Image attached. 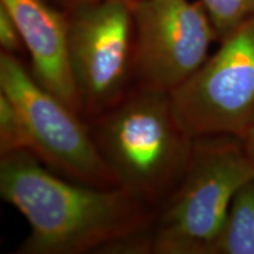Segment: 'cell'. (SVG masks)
<instances>
[{
	"label": "cell",
	"instance_id": "obj_1",
	"mask_svg": "<svg viewBox=\"0 0 254 254\" xmlns=\"http://www.w3.org/2000/svg\"><path fill=\"white\" fill-rule=\"evenodd\" d=\"M0 195L30 226L18 254H106L151 228L155 212L120 187L65 179L27 150L0 157Z\"/></svg>",
	"mask_w": 254,
	"mask_h": 254
},
{
	"label": "cell",
	"instance_id": "obj_2",
	"mask_svg": "<svg viewBox=\"0 0 254 254\" xmlns=\"http://www.w3.org/2000/svg\"><path fill=\"white\" fill-rule=\"evenodd\" d=\"M88 128L118 187L154 209L182 179L194 141L170 93L138 86L91 118Z\"/></svg>",
	"mask_w": 254,
	"mask_h": 254
},
{
	"label": "cell",
	"instance_id": "obj_3",
	"mask_svg": "<svg viewBox=\"0 0 254 254\" xmlns=\"http://www.w3.org/2000/svg\"><path fill=\"white\" fill-rule=\"evenodd\" d=\"M253 178L241 139L194 138L182 179L155 208L152 254H214L232 200Z\"/></svg>",
	"mask_w": 254,
	"mask_h": 254
},
{
	"label": "cell",
	"instance_id": "obj_4",
	"mask_svg": "<svg viewBox=\"0 0 254 254\" xmlns=\"http://www.w3.org/2000/svg\"><path fill=\"white\" fill-rule=\"evenodd\" d=\"M0 91L7 95L24 120L30 151L49 170L84 185L118 187L80 116L41 87L17 56L2 51Z\"/></svg>",
	"mask_w": 254,
	"mask_h": 254
},
{
	"label": "cell",
	"instance_id": "obj_5",
	"mask_svg": "<svg viewBox=\"0 0 254 254\" xmlns=\"http://www.w3.org/2000/svg\"><path fill=\"white\" fill-rule=\"evenodd\" d=\"M220 43L217 52L170 93L178 120L193 138L243 139L254 126V17Z\"/></svg>",
	"mask_w": 254,
	"mask_h": 254
},
{
	"label": "cell",
	"instance_id": "obj_6",
	"mask_svg": "<svg viewBox=\"0 0 254 254\" xmlns=\"http://www.w3.org/2000/svg\"><path fill=\"white\" fill-rule=\"evenodd\" d=\"M134 86L171 93L208 58L217 39L200 0H133Z\"/></svg>",
	"mask_w": 254,
	"mask_h": 254
},
{
	"label": "cell",
	"instance_id": "obj_7",
	"mask_svg": "<svg viewBox=\"0 0 254 254\" xmlns=\"http://www.w3.org/2000/svg\"><path fill=\"white\" fill-rule=\"evenodd\" d=\"M132 1L103 0L66 11L73 78L90 119L134 86Z\"/></svg>",
	"mask_w": 254,
	"mask_h": 254
},
{
	"label": "cell",
	"instance_id": "obj_8",
	"mask_svg": "<svg viewBox=\"0 0 254 254\" xmlns=\"http://www.w3.org/2000/svg\"><path fill=\"white\" fill-rule=\"evenodd\" d=\"M18 25L38 84L82 114L69 62L67 12L49 0H0Z\"/></svg>",
	"mask_w": 254,
	"mask_h": 254
},
{
	"label": "cell",
	"instance_id": "obj_9",
	"mask_svg": "<svg viewBox=\"0 0 254 254\" xmlns=\"http://www.w3.org/2000/svg\"><path fill=\"white\" fill-rule=\"evenodd\" d=\"M214 254H254V178L232 200Z\"/></svg>",
	"mask_w": 254,
	"mask_h": 254
},
{
	"label": "cell",
	"instance_id": "obj_10",
	"mask_svg": "<svg viewBox=\"0 0 254 254\" xmlns=\"http://www.w3.org/2000/svg\"><path fill=\"white\" fill-rule=\"evenodd\" d=\"M207 9L209 18L221 41L254 17V0H200Z\"/></svg>",
	"mask_w": 254,
	"mask_h": 254
},
{
	"label": "cell",
	"instance_id": "obj_11",
	"mask_svg": "<svg viewBox=\"0 0 254 254\" xmlns=\"http://www.w3.org/2000/svg\"><path fill=\"white\" fill-rule=\"evenodd\" d=\"M24 150H31L26 126L17 107L0 91V157Z\"/></svg>",
	"mask_w": 254,
	"mask_h": 254
},
{
	"label": "cell",
	"instance_id": "obj_12",
	"mask_svg": "<svg viewBox=\"0 0 254 254\" xmlns=\"http://www.w3.org/2000/svg\"><path fill=\"white\" fill-rule=\"evenodd\" d=\"M0 46L2 52L9 55H17L24 46L17 23L2 4H0Z\"/></svg>",
	"mask_w": 254,
	"mask_h": 254
},
{
	"label": "cell",
	"instance_id": "obj_13",
	"mask_svg": "<svg viewBox=\"0 0 254 254\" xmlns=\"http://www.w3.org/2000/svg\"><path fill=\"white\" fill-rule=\"evenodd\" d=\"M50 2H56L64 8V11H71L73 8L80 7V6L93 4V2L103 1V0H49Z\"/></svg>",
	"mask_w": 254,
	"mask_h": 254
},
{
	"label": "cell",
	"instance_id": "obj_14",
	"mask_svg": "<svg viewBox=\"0 0 254 254\" xmlns=\"http://www.w3.org/2000/svg\"><path fill=\"white\" fill-rule=\"evenodd\" d=\"M241 141H243V145L244 147H245L247 155H249L251 161H252L254 165V126L247 132V134L241 139Z\"/></svg>",
	"mask_w": 254,
	"mask_h": 254
}]
</instances>
